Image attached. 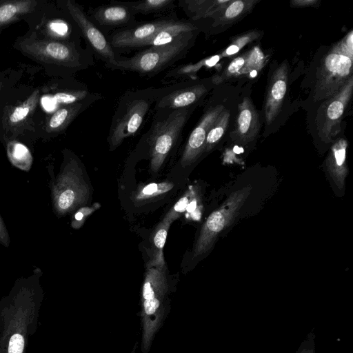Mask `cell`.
I'll use <instances>...</instances> for the list:
<instances>
[{"label": "cell", "mask_w": 353, "mask_h": 353, "mask_svg": "<svg viewBox=\"0 0 353 353\" xmlns=\"http://www.w3.org/2000/svg\"><path fill=\"white\" fill-rule=\"evenodd\" d=\"M162 90L163 88H149L128 91L122 95L112 116L108 137L111 150L137 132Z\"/></svg>", "instance_id": "1"}, {"label": "cell", "mask_w": 353, "mask_h": 353, "mask_svg": "<svg viewBox=\"0 0 353 353\" xmlns=\"http://www.w3.org/2000/svg\"><path fill=\"white\" fill-rule=\"evenodd\" d=\"M197 30L183 33L170 43L150 46L134 56L117 60L111 70L138 73L143 77H153L182 59L190 49Z\"/></svg>", "instance_id": "2"}, {"label": "cell", "mask_w": 353, "mask_h": 353, "mask_svg": "<svg viewBox=\"0 0 353 353\" xmlns=\"http://www.w3.org/2000/svg\"><path fill=\"white\" fill-rule=\"evenodd\" d=\"M353 32L350 30L326 53L319 66L313 100H325L352 77Z\"/></svg>", "instance_id": "3"}, {"label": "cell", "mask_w": 353, "mask_h": 353, "mask_svg": "<svg viewBox=\"0 0 353 353\" xmlns=\"http://www.w3.org/2000/svg\"><path fill=\"white\" fill-rule=\"evenodd\" d=\"M49 187L52 209L59 218L79 209L90 196L78 161L68 154H64L61 170L55 177H51Z\"/></svg>", "instance_id": "4"}, {"label": "cell", "mask_w": 353, "mask_h": 353, "mask_svg": "<svg viewBox=\"0 0 353 353\" xmlns=\"http://www.w3.org/2000/svg\"><path fill=\"white\" fill-rule=\"evenodd\" d=\"M194 107L157 111L161 117H156L148 134L150 168L154 172H157L162 166L181 134Z\"/></svg>", "instance_id": "5"}, {"label": "cell", "mask_w": 353, "mask_h": 353, "mask_svg": "<svg viewBox=\"0 0 353 353\" xmlns=\"http://www.w3.org/2000/svg\"><path fill=\"white\" fill-rule=\"evenodd\" d=\"M20 49L34 59L73 70L91 66V51H85L74 42L28 38L19 43Z\"/></svg>", "instance_id": "6"}, {"label": "cell", "mask_w": 353, "mask_h": 353, "mask_svg": "<svg viewBox=\"0 0 353 353\" xmlns=\"http://www.w3.org/2000/svg\"><path fill=\"white\" fill-rule=\"evenodd\" d=\"M250 190L251 187L246 186L234 192L218 210L208 216L196 243L194 258L205 253L211 248L218 234L237 216Z\"/></svg>", "instance_id": "7"}, {"label": "cell", "mask_w": 353, "mask_h": 353, "mask_svg": "<svg viewBox=\"0 0 353 353\" xmlns=\"http://www.w3.org/2000/svg\"><path fill=\"white\" fill-rule=\"evenodd\" d=\"M352 90L353 77L319 107L316 123L319 136L323 142H331L341 131L343 115L350 101Z\"/></svg>", "instance_id": "8"}, {"label": "cell", "mask_w": 353, "mask_h": 353, "mask_svg": "<svg viewBox=\"0 0 353 353\" xmlns=\"http://www.w3.org/2000/svg\"><path fill=\"white\" fill-rule=\"evenodd\" d=\"M65 6L90 50L103 61L108 68H111L117 59L108 39L76 2L68 0Z\"/></svg>", "instance_id": "9"}, {"label": "cell", "mask_w": 353, "mask_h": 353, "mask_svg": "<svg viewBox=\"0 0 353 353\" xmlns=\"http://www.w3.org/2000/svg\"><path fill=\"white\" fill-rule=\"evenodd\" d=\"M208 92L204 83L182 85V83L168 88L162 92L155 102V110H174L196 105Z\"/></svg>", "instance_id": "10"}, {"label": "cell", "mask_w": 353, "mask_h": 353, "mask_svg": "<svg viewBox=\"0 0 353 353\" xmlns=\"http://www.w3.org/2000/svg\"><path fill=\"white\" fill-rule=\"evenodd\" d=\"M224 110L222 105L210 108L203 115L199 123L193 129L186 142L181 158V165L186 167L199 157L205 149L207 134L212 124Z\"/></svg>", "instance_id": "11"}, {"label": "cell", "mask_w": 353, "mask_h": 353, "mask_svg": "<svg viewBox=\"0 0 353 353\" xmlns=\"http://www.w3.org/2000/svg\"><path fill=\"white\" fill-rule=\"evenodd\" d=\"M174 20V19H163L130 27L113 34L108 40L113 49L142 47L145 42L152 38L159 31Z\"/></svg>", "instance_id": "12"}, {"label": "cell", "mask_w": 353, "mask_h": 353, "mask_svg": "<svg viewBox=\"0 0 353 353\" xmlns=\"http://www.w3.org/2000/svg\"><path fill=\"white\" fill-rule=\"evenodd\" d=\"M288 67L285 62L279 65L268 83L263 111L265 123L271 124L279 115L288 90Z\"/></svg>", "instance_id": "13"}, {"label": "cell", "mask_w": 353, "mask_h": 353, "mask_svg": "<svg viewBox=\"0 0 353 353\" xmlns=\"http://www.w3.org/2000/svg\"><path fill=\"white\" fill-rule=\"evenodd\" d=\"M259 130L258 112L250 99L245 97L238 106L234 128L230 136L234 141L245 145L256 138Z\"/></svg>", "instance_id": "14"}, {"label": "cell", "mask_w": 353, "mask_h": 353, "mask_svg": "<svg viewBox=\"0 0 353 353\" xmlns=\"http://www.w3.org/2000/svg\"><path fill=\"white\" fill-rule=\"evenodd\" d=\"M92 11L94 21L103 27L127 26L135 23L136 13L125 3L112 1Z\"/></svg>", "instance_id": "15"}, {"label": "cell", "mask_w": 353, "mask_h": 353, "mask_svg": "<svg viewBox=\"0 0 353 353\" xmlns=\"http://www.w3.org/2000/svg\"><path fill=\"white\" fill-rule=\"evenodd\" d=\"M100 98L101 95L93 93L83 101L61 106L48 120L46 131L48 133L63 131L81 112Z\"/></svg>", "instance_id": "16"}, {"label": "cell", "mask_w": 353, "mask_h": 353, "mask_svg": "<svg viewBox=\"0 0 353 353\" xmlns=\"http://www.w3.org/2000/svg\"><path fill=\"white\" fill-rule=\"evenodd\" d=\"M347 142L344 139H338L332 146L326 159L327 169L339 189L344 186L347 174L346 150Z\"/></svg>", "instance_id": "17"}, {"label": "cell", "mask_w": 353, "mask_h": 353, "mask_svg": "<svg viewBox=\"0 0 353 353\" xmlns=\"http://www.w3.org/2000/svg\"><path fill=\"white\" fill-rule=\"evenodd\" d=\"M230 0H185L180 5L194 21L202 18L215 19L230 3Z\"/></svg>", "instance_id": "18"}, {"label": "cell", "mask_w": 353, "mask_h": 353, "mask_svg": "<svg viewBox=\"0 0 353 353\" xmlns=\"http://www.w3.org/2000/svg\"><path fill=\"white\" fill-rule=\"evenodd\" d=\"M195 30H197V28L192 22L174 19L159 31L152 38L145 42L142 47L161 46L170 43L181 34Z\"/></svg>", "instance_id": "19"}, {"label": "cell", "mask_w": 353, "mask_h": 353, "mask_svg": "<svg viewBox=\"0 0 353 353\" xmlns=\"http://www.w3.org/2000/svg\"><path fill=\"white\" fill-rule=\"evenodd\" d=\"M37 2L34 0H12L0 3V28L32 12Z\"/></svg>", "instance_id": "20"}, {"label": "cell", "mask_w": 353, "mask_h": 353, "mask_svg": "<svg viewBox=\"0 0 353 353\" xmlns=\"http://www.w3.org/2000/svg\"><path fill=\"white\" fill-rule=\"evenodd\" d=\"M6 154L10 163L15 168L28 172L32 168L33 157L23 143L10 141L6 145Z\"/></svg>", "instance_id": "21"}, {"label": "cell", "mask_w": 353, "mask_h": 353, "mask_svg": "<svg viewBox=\"0 0 353 353\" xmlns=\"http://www.w3.org/2000/svg\"><path fill=\"white\" fill-rule=\"evenodd\" d=\"M255 3L256 1H231L224 10L214 19L213 26L228 24L236 21L248 12Z\"/></svg>", "instance_id": "22"}, {"label": "cell", "mask_w": 353, "mask_h": 353, "mask_svg": "<svg viewBox=\"0 0 353 353\" xmlns=\"http://www.w3.org/2000/svg\"><path fill=\"white\" fill-rule=\"evenodd\" d=\"M39 99V90H35L21 104L15 107L8 116V123L16 125L25 121L34 110Z\"/></svg>", "instance_id": "23"}, {"label": "cell", "mask_w": 353, "mask_h": 353, "mask_svg": "<svg viewBox=\"0 0 353 353\" xmlns=\"http://www.w3.org/2000/svg\"><path fill=\"white\" fill-rule=\"evenodd\" d=\"M230 117V112L225 109L218 116L207 134L204 151H210L222 138L228 129Z\"/></svg>", "instance_id": "24"}, {"label": "cell", "mask_w": 353, "mask_h": 353, "mask_svg": "<svg viewBox=\"0 0 353 353\" xmlns=\"http://www.w3.org/2000/svg\"><path fill=\"white\" fill-rule=\"evenodd\" d=\"M175 0H142L125 2L136 14H157L174 7Z\"/></svg>", "instance_id": "25"}, {"label": "cell", "mask_w": 353, "mask_h": 353, "mask_svg": "<svg viewBox=\"0 0 353 353\" xmlns=\"http://www.w3.org/2000/svg\"><path fill=\"white\" fill-rule=\"evenodd\" d=\"M172 223L163 221L159 225L155 230L152 242L154 245V259L152 261V265H163V249L167 239L168 232Z\"/></svg>", "instance_id": "26"}, {"label": "cell", "mask_w": 353, "mask_h": 353, "mask_svg": "<svg viewBox=\"0 0 353 353\" xmlns=\"http://www.w3.org/2000/svg\"><path fill=\"white\" fill-rule=\"evenodd\" d=\"M173 187L174 184L170 182L150 183L138 190L134 199L137 201L150 200L168 192Z\"/></svg>", "instance_id": "27"}, {"label": "cell", "mask_w": 353, "mask_h": 353, "mask_svg": "<svg viewBox=\"0 0 353 353\" xmlns=\"http://www.w3.org/2000/svg\"><path fill=\"white\" fill-rule=\"evenodd\" d=\"M91 94L92 93L86 90H77L57 92L52 96V98L57 104L63 106L83 101Z\"/></svg>", "instance_id": "28"}, {"label": "cell", "mask_w": 353, "mask_h": 353, "mask_svg": "<svg viewBox=\"0 0 353 353\" xmlns=\"http://www.w3.org/2000/svg\"><path fill=\"white\" fill-rule=\"evenodd\" d=\"M193 195L194 194L192 191L187 192L170 210L163 220L172 223L173 221L179 218L187 210L188 205L192 200Z\"/></svg>", "instance_id": "29"}, {"label": "cell", "mask_w": 353, "mask_h": 353, "mask_svg": "<svg viewBox=\"0 0 353 353\" xmlns=\"http://www.w3.org/2000/svg\"><path fill=\"white\" fill-rule=\"evenodd\" d=\"M101 205L95 203L91 206H83L79 208L73 214L71 219V226L73 229H79L85 223L86 218L99 209Z\"/></svg>", "instance_id": "30"}, {"label": "cell", "mask_w": 353, "mask_h": 353, "mask_svg": "<svg viewBox=\"0 0 353 353\" xmlns=\"http://www.w3.org/2000/svg\"><path fill=\"white\" fill-rule=\"evenodd\" d=\"M47 28L52 35L59 38H68L70 34V27L68 23L62 19H55L50 21Z\"/></svg>", "instance_id": "31"}, {"label": "cell", "mask_w": 353, "mask_h": 353, "mask_svg": "<svg viewBox=\"0 0 353 353\" xmlns=\"http://www.w3.org/2000/svg\"><path fill=\"white\" fill-rule=\"evenodd\" d=\"M245 61L246 56H239L235 58L230 63L227 69L225 70L224 72H223L219 77L213 79V81L219 82L230 77L232 74L240 70V69L244 65Z\"/></svg>", "instance_id": "32"}, {"label": "cell", "mask_w": 353, "mask_h": 353, "mask_svg": "<svg viewBox=\"0 0 353 353\" xmlns=\"http://www.w3.org/2000/svg\"><path fill=\"white\" fill-rule=\"evenodd\" d=\"M259 34L257 32H249L242 35L238 39L235 40L233 43L228 48L226 54L228 55L233 54L238 52L241 48L245 45L248 42L258 37Z\"/></svg>", "instance_id": "33"}, {"label": "cell", "mask_w": 353, "mask_h": 353, "mask_svg": "<svg viewBox=\"0 0 353 353\" xmlns=\"http://www.w3.org/2000/svg\"><path fill=\"white\" fill-rule=\"evenodd\" d=\"M24 346L23 338L21 334H14L9 343L8 352L9 353H22Z\"/></svg>", "instance_id": "34"}, {"label": "cell", "mask_w": 353, "mask_h": 353, "mask_svg": "<svg viewBox=\"0 0 353 353\" xmlns=\"http://www.w3.org/2000/svg\"><path fill=\"white\" fill-rule=\"evenodd\" d=\"M0 243L5 246L8 247L10 243V236L5 224V222L0 214Z\"/></svg>", "instance_id": "35"}, {"label": "cell", "mask_w": 353, "mask_h": 353, "mask_svg": "<svg viewBox=\"0 0 353 353\" xmlns=\"http://www.w3.org/2000/svg\"><path fill=\"white\" fill-rule=\"evenodd\" d=\"M154 294L151 279L147 274V278L143 287V296L145 300H150L154 298Z\"/></svg>", "instance_id": "36"}, {"label": "cell", "mask_w": 353, "mask_h": 353, "mask_svg": "<svg viewBox=\"0 0 353 353\" xmlns=\"http://www.w3.org/2000/svg\"><path fill=\"white\" fill-rule=\"evenodd\" d=\"M159 302L156 298H154L150 300H145L144 303V307L146 314H153L155 312L156 309L159 307Z\"/></svg>", "instance_id": "37"}, {"label": "cell", "mask_w": 353, "mask_h": 353, "mask_svg": "<svg viewBox=\"0 0 353 353\" xmlns=\"http://www.w3.org/2000/svg\"><path fill=\"white\" fill-rule=\"evenodd\" d=\"M316 2H317V1H316V0H314H314H304V1L298 0V1H291V3H292V5H293V6L301 7V6H314Z\"/></svg>", "instance_id": "38"}]
</instances>
